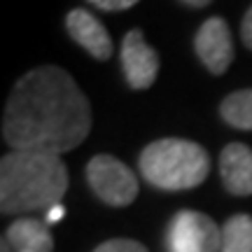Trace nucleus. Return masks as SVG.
<instances>
[{"mask_svg": "<svg viewBox=\"0 0 252 252\" xmlns=\"http://www.w3.org/2000/svg\"><path fill=\"white\" fill-rule=\"evenodd\" d=\"M89 131V100L63 68L40 65L19 77L2 115V138L12 150L61 157L84 143Z\"/></svg>", "mask_w": 252, "mask_h": 252, "instance_id": "1", "label": "nucleus"}, {"mask_svg": "<svg viewBox=\"0 0 252 252\" xmlns=\"http://www.w3.org/2000/svg\"><path fill=\"white\" fill-rule=\"evenodd\" d=\"M68 191V168L61 157L33 150H12L0 161V210L21 215L49 210Z\"/></svg>", "mask_w": 252, "mask_h": 252, "instance_id": "2", "label": "nucleus"}, {"mask_svg": "<svg viewBox=\"0 0 252 252\" xmlns=\"http://www.w3.org/2000/svg\"><path fill=\"white\" fill-rule=\"evenodd\" d=\"M140 175L157 189L180 191L198 187L210 173V157L198 143L182 138H161L138 157Z\"/></svg>", "mask_w": 252, "mask_h": 252, "instance_id": "3", "label": "nucleus"}, {"mask_svg": "<svg viewBox=\"0 0 252 252\" xmlns=\"http://www.w3.org/2000/svg\"><path fill=\"white\" fill-rule=\"evenodd\" d=\"M87 180L94 194L112 208H124L138 196L135 173L110 154H96L87 166Z\"/></svg>", "mask_w": 252, "mask_h": 252, "instance_id": "4", "label": "nucleus"}, {"mask_svg": "<svg viewBox=\"0 0 252 252\" xmlns=\"http://www.w3.org/2000/svg\"><path fill=\"white\" fill-rule=\"evenodd\" d=\"M222 229L203 213L180 210L168 226V252H220Z\"/></svg>", "mask_w": 252, "mask_h": 252, "instance_id": "5", "label": "nucleus"}, {"mask_svg": "<svg viewBox=\"0 0 252 252\" xmlns=\"http://www.w3.org/2000/svg\"><path fill=\"white\" fill-rule=\"evenodd\" d=\"M194 49H196L201 63L213 75L226 72L234 61V40H231L229 24L222 17H213L203 21L194 37Z\"/></svg>", "mask_w": 252, "mask_h": 252, "instance_id": "6", "label": "nucleus"}, {"mask_svg": "<svg viewBox=\"0 0 252 252\" xmlns=\"http://www.w3.org/2000/svg\"><path fill=\"white\" fill-rule=\"evenodd\" d=\"M122 68L131 89H150L159 75V54L145 42L143 31H128L122 42Z\"/></svg>", "mask_w": 252, "mask_h": 252, "instance_id": "7", "label": "nucleus"}, {"mask_svg": "<svg viewBox=\"0 0 252 252\" xmlns=\"http://www.w3.org/2000/svg\"><path fill=\"white\" fill-rule=\"evenodd\" d=\"M65 28H68L72 40L82 49H87L94 59H98V61H108L112 56V52H115L108 28L87 9H80V7L72 9L70 14L65 17Z\"/></svg>", "mask_w": 252, "mask_h": 252, "instance_id": "8", "label": "nucleus"}, {"mask_svg": "<svg viewBox=\"0 0 252 252\" xmlns=\"http://www.w3.org/2000/svg\"><path fill=\"white\" fill-rule=\"evenodd\" d=\"M220 175L234 196L252 194V150L243 143L226 145L220 154Z\"/></svg>", "mask_w": 252, "mask_h": 252, "instance_id": "9", "label": "nucleus"}, {"mask_svg": "<svg viewBox=\"0 0 252 252\" xmlns=\"http://www.w3.org/2000/svg\"><path fill=\"white\" fill-rule=\"evenodd\" d=\"M5 241L14 252H54L49 224L33 217H21L14 224H9Z\"/></svg>", "mask_w": 252, "mask_h": 252, "instance_id": "10", "label": "nucleus"}, {"mask_svg": "<svg viewBox=\"0 0 252 252\" xmlns=\"http://www.w3.org/2000/svg\"><path fill=\"white\" fill-rule=\"evenodd\" d=\"M220 112L229 126L241 128V131H252V89L229 94L222 100Z\"/></svg>", "mask_w": 252, "mask_h": 252, "instance_id": "11", "label": "nucleus"}, {"mask_svg": "<svg viewBox=\"0 0 252 252\" xmlns=\"http://www.w3.org/2000/svg\"><path fill=\"white\" fill-rule=\"evenodd\" d=\"M220 252H252V217L234 215L222 226V250Z\"/></svg>", "mask_w": 252, "mask_h": 252, "instance_id": "12", "label": "nucleus"}, {"mask_svg": "<svg viewBox=\"0 0 252 252\" xmlns=\"http://www.w3.org/2000/svg\"><path fill=\"white\" fill-rule=\"evenodd\" d=\"M94 252H147V248L131 238H112V241L100 243Z\"/></svg>", "mask_w": 252, "mask_h": 252, "instance_id": "13", "label": "nucleus"}, {"mask_svg": "<svg viewBox=\"0 0 252 252\" xmlns=\"http://www.w3.org/2000/svg\"><path fill=\"white\" fill-rule=\"evenodd\" d=\"M89 2L100 9H105V12H119V9L133 7L138 0H89Z\"/></svg>", "mask_w": 252, "mask_h": 252, "instance_id": "14", "label": "nucleus"}, {"mask_svg": "<svg viewBox=\"0 0 252 252\" xmlns=\"http://www.w3.org/2000/svg\"><path fill=\"white\" fill-rule=\"evenodd\" d=\"M241 37H243L245 47L252 49V7L245 12V17H243V24H241Z\"/></svg>", "mask_w": 252, "mask_h": 252, "instance_id": "15", "label": "nucleus"}, {"mask_svg": "<svg viewBox=\"0 0 252 252\" xmlns=\"http://www.w3.org/2000/svg\"><path fill=\"white\" fill-rule=\"evenodd\" d=\"M65 215V208L59 203V206H54V208H49L47 210V224H54V222H59L61 217Z\"/></svg>", "mask_w": 252, "mask_h": 252, "instance_id": "16", "label": "nucleus"}, {"mask_svg": "<svg viewBox=\"0 0 252 252\" xmlns=\"http://www.w3.org/2000/svg\"><path fill=\"white\" fill-rule=\"evenodd\" d=\"M182 2H187V5H191V7H203V5H208L210 0H182Z\"/></svg>", "mask_w": 252, "mask_h": 252, "instance_id": "17", "label": "nucleus"}]
</instances>
